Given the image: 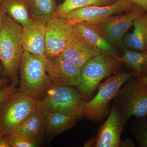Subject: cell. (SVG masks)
Instances as JSON below:
<instances>
[{"label":"cell","instance_id":"17","mask_svg":"<svg viewBox=\"0 0 147 147\" xmlns=\"http://www.w3.org/2000/svg\"><path fill=\"white\" fill-rule=\"evenodd\" d=\"M73 32L97 47L102 53L118 56L115 47L109 43L89 23L82 22L74 25Z\"/></svg>","mask_w":147,"mask_h":147},{"label":"cell","instance_id":"4","mask_svg":"<svg viewBox=\"0 0 147 147\" xmlns=\"http://www.w3.org/2000/svg\"><path fill=\"white\" fill-rule=\"evenodd\" d=\"M118 56L101 53L88 61L81 69L79 92L88 99L102 79L115 73L123 65Z\"/></svg>","mask_w":147,"mask_h":147},{"label":"cell","instance_id":"30","mask_svg":"<svg viewBox=\"0 0 147 147\" xmlns=\"http://www.w3.org/2000/svg\"><path fill=\"white\" fill-rule=\"evenodd\" d=\"M0 147H11L4 135L0 136Z\"/></svg>","mask_w":147,"mask_h":147},{"label":"cell","instance_id":"18","mask_svg":"<svg viewBox=\"0 0 147 147\" xmlns=\"http://www.w3.org/2000/svg\"><path fill=\"white\" fill-rule=\"evenodd\" d=\"M131 33L124 37L123 45L129 49L147 53V12L134 21Z\"/></svg>","mask_w":147,"mask_h":147},{"label":"cell","instance_id":"8","mask_svg":"<svg viewBox=\"0 0 147 147\" xmlns=\"http://www.w3.org/2000/svg\"><path fill=\"white\" fill-rule=\"evenodd\" d=\"M115 98L127 118L147 115V85L138 78H131L125 83Z\"/></svg>","mask_w":147,"mask_h":147},{"label":"cell","instance_id":"5","mask_svg":"<svg viewBox=\"0 0 147 147\" xmlns=\"http://www.w3.org/2000/svg\"><path fill=\"white\" fill-rule=\"evenodd\" d=\"M132 78L131 72L122 70L99 84L97 94L86 103L84 116L95 123L103 120L109 114L110 101L115 98L122 86Z\"/></svg>","mask_w":147,"mask_h":147},{"label":"cell","instance_id":"34","mask_svg":"<svg viewBox=\"0 0 147 147\" xmlns=\"http://www.w3.org/2000/svg\"><path fill=\"white\" fill-rule=\"evenodd\" d=\"M1 0H0V5H1Z\"/></svg>","mask_w":147,"mask_h":147},{"label":"cell","instance_id":"11","mask_svg":"<svg viewBox=\"0 0 147 147\" xmlns=\"http://www.w3.org/2000/svg\"><path fill=\"white\" fill-rule=\"evenodd\" d=\"M73 33V26L65 17L52 18L46 24L45 53L47 58L60 55Z\"/></svg>","mask_w":147,"mask_h":147},{"label":"cell","instance_id":"19","mask_svg":"<svg viewBox=\"0 0 147 147\" xmlns=\"http://www.w3.org/2000/svg\"><path fill=\"white\" fill-rule=\"evenodd\" d=\"M123 55L119 59L130 70L133 78H141L147 74V53L129 50L123 45Z\"/></svg>","mask_w":147,"mask_h":147},{"label":"cell","instance_id":"16","mask_svg":"<svg viewBox=\"0 0 147 147\" xmlns=\"http://www.w3.org/2000/svg\"><path fill=\"white\" fill-rule=\"evenodd\" d=\"M43 115L45 135L50 140L73 127L78 120L76 117L59 113H47Z\"/></svg>","mask_w":147,"mask_h":147},{"label":"cell","instance_id":"32","mask_svg":"<svg viewBox=\"0 0 147 147\" xmlns=\"http://www.w3.org/2000/svg\"><path fill=\"white\" fill-rule=\"evenodd\" d=\"M142 82L147 85V74L144 77L141 78H138Z\"/></svg>","mask_w":147,"mask_h":147},{"label":"cell","instance_id":"6","mask_svg":"<svg viewBox=\"0 0 147 147\" xmlns=\"http://www.w3.org/2000/svg\"><path fill=\"white\" fill-rule=\"evenodd\" d=\"M38 100L18 91L0 105V126L4 136L13 131L37 108Z\"/></svg>","mask_w":147,"mask_h":147},{"label":"cell","instance_id":"24","mask_svg":"<svg viewBox=\"0 0 147 147\" xmlns=\"http://www.w3.org/2000/svg\"><path fill=\"white\" fill-rule=\"evenodd\" d=\"M11 147H35L39 144L21 134L11 132L5 136Z\"/></svg>","mask_w":147,"mask_h":147},{"label":"cell","instance_id":"22","mask_svg":"<svg viewBox=\"0 0 147 147\" xmlns=\"http://www.w3.org/2000/svg\"><path fill=\"white\" fill-rule=\"evenodd\" d=\"M117 0H65L57 6L53 18L63 17L76 9L91 5L105 6L112 4Z\"/></svg>","mask_w":147,"mask_h":147},{"label":"cell","instance_id":"14","mask_svg":"<svg viewBox=\"0 0 147 147\" xmlns=\"http://www.w3.org/2000/svg\"><path fill=\"white\" fill-rule=\"evenodd\" d=\"M101 53L97 47L73 32L60 55L82 69L88 61Z\"/></svg>","mask_w":147,"mask_h":147},{"label":"cell","instance_id":"10","mask_svg":"<svg viewBox=\"0 0 147 147\" xmlns=\"http://www.w3.org/2000/svg\"><path fill=\"white\" fill-rule=\"evenodd\" d=\"M128 120L114 100L108 119L94 138V147H119L121 135Z\"/></svg>","mask_w":147,"mask_h":147},{"label":"cell","instance_id":"20","mask_svg":"<svg viewBox=\"0 0 147 147\" xmlns=\"http://www.w3.org/2000/svg\"><path fill=\"white\" fill-rule=\"evenodd\" d=\"M1 5L7 14L22 26L31 19L27 0H1Z\"/></svg>","mask_w":147,"mask_h":147},{"label":"cell","instance_id":"9","mask_svg":"<svg viewBox=\"0 0 147 147\" xmlns=\"http://www.w3.org/2000/svg\"><path fill=\"white\" fill-rule=\"evenodd\" d=\"M134 5L131 0H117L109 5H91L76 9L63 17L72 26L82 22L96 23L116 13L129 11Z\"/></svg>","mask_w":147,"mask_h":147},{"label":"cell","instance_id":"28","mask_svg":"<svg viewBox=\"0 0 147 147\" xmlns=\"http://www.w3.org/2000/svg\"><path fill=\"white\" fill-rule=\"evenodd\" d=\"M134 142L131 139H126L121 140L119 147H135Z\"/></svg>","mask_w":147,"mask_h":147},{"label":"cell","instance_id":"27","mask_svg":"<svg viewBox=\"0 0 147 147\" xmlns=\"http://www.w3.org/2000/svg\"><path fill=\"white\" fill-rule=\"evenodd\" d=\"M135 5H137L144 9L147 12V0H131Z\"/></svg>","mask_w":147,"mask_h":147},{"label":"cell","instance_id":"3","mask_svg":"<svg viewBox=\"0 0 147 147\" xmlns=\"http://www.w3.org/2000/svg\"><path fill=\"white\" fill-rule=\"evenodd\" d=\"M18 91L37 100L42 99L53 84L40 58L24 51L20 63Z\"/></svg>","mask_w":147,"mask_h":147},{"label":"cell","instance_id":"2","mask_svg":"<svg viewBox=\"0 0 147 147\" xmlns=\"http://www.w3.org/2000/svg\"><path fill=\"white\" fill-rule=\"evenodd\" d=\"M88 101L84 95L71 86L53 83L45 96L38 100L37 109L42 114L59 113L79 119L84 116Z\"/></svg>","mask_w":147,"mask_h":147},{"label":"cell","instance_id":"31","mask_svg":"<svg viewBox=\"0 0 147 147\" xmlns=\"http://www.w3.org/2000/svg\"><path fill=\"white\" fill-rule=\"evenodd\" d=\"M95 142L94 138L93 139H90L87 142H85L84 144V147H94Z\"/></svg>","mask_w":147,"mask_h":147},{"label":"cell","instance_id":"12","mask_svg":"<svg viewBox=\"0 0 147 147\" xmlns=\"http://www.w3.org/2000/svg\"><path fill=\"white\" fill-rule=\"evenodd\" d=\"M45 69L53 83L60 86L78 87L81 82V69L60 55L47 58Z\"/></svg>","mask_w":147,"mask_h":147},{"label":"cell","instance_id":"15","mask_svg":"<svg viewBox=\"0 0 147 147\" xmlns=\"http://www.w3.org/2000/svg\"><path fill=\"white\" fill-rule=\"evenodd\" d=\"M11 132L21 134L40 144L45 136V121L43 114L37 109Z\"/></svg>","mask_w":147,"mask_h":147},{"label":"cell","instance_id":"21","mask_svg":"<svg viewBox=\"0 0 147 147\" xmlns=\"http://www.w3.org/2000/svg\"><path fill=\"white\" fill-rule=\"evenodd\" d=\"M31 15L46 25L53 18L57 5L56 0H27Z\"/></svg>","mask_w":147,"mask_h":147},{"label":"cell","instance_id":"33","mask_svg":"<svg viewBox=\"0 0 147 147\" xmlns=\"http://www.w3.org/2000/svg\"><path fill=\"white\" fill-rule=\"evenodd\" d=\"M1 135H4L3 134L2 131L1 129V126H0V136Z\"/></svg>","mask_w":147,"mask_h":147},{"label":"cell","instance_id":"25","mask_svg":"<svg viewBox=\"0 0 147 147\" xmlns=\"http://www.w3.org/2000/svg\"><path fill=\"white\" fill-rule=\"evenodd\" d=\"M16 85L11 84L0 90V105L18 91Z\"/></svg>","mask_w":147,"mask_h":147},{"label":"cell","instance_id":"1","mask_svg":"<svg viewBox=\"0 0 147 147\" xmlns=\"http://www.w3.org/2000/svg\"><path fill=\"white\" fill-rule=\"evenodd\" d=\"M22 26L7 14L0 32V62L2 73L8 77L11 84L19 83L18 73L24 52L21 41Z\"/></svg>","mask_w":147,"mask_h":147},{"label":"cell","instance_id":"26","mask_svg":"<svg viewBox=\"0 0 147 147\" xmlns=\"http://www.w3.org/2000/svg\"><path fill=\"white\" fill-rule=\"evenodd\" d=\"M2 73V67L1 64L0 63V90L6 87L7 86L9 81L10 80L8 77L4 76L1 77V75Z\"/></svg>","mask_w":147,"mask_h":147},{"label":"cell","instance_id":"13","mask_svg":"<svg viewBox=\"0 0 147 147\" xmlns=\"http://www.w3.org/2000/svg\"><path fill=\"white\" fill-rule=\"evenodd\" d=\"M46 25L32 17L30 21L22 26L21 41L24 51L38 57L45 62Z\"/></svg>","mask_w":147,"mask_h":147},{"label":"cell","instance_id":"29","mask_svg":"<svg viewBox=\"0 0 147 147\" xmlns=\"http://www.w3.org/2000/svg\"><path fill=\"white\" fill-rule=\"evenodd\" d=\"M7 14L5 9L1 5H0V32L2 30L3 26L4 17Z\"/></svg>","mask_w":147,"mask_h":147},{"label":"cell","instance_id":"7","mask_svg":"<svg viewBox=\"0 0 147 147\" xmlns=\"http://www.w3.org/2000/svg\"><path fill=\"white\" fill-rule=\"evenodd\" d=\"M145 12L141 7L134 5L131 10L125 14L112 15L97 23H88L111 45L115 48H121L125 34L134 21Z\"/></svg>","mask_w":147,"mask_h":147},{"label":"cell","instance_id":"23","mask_svg":"<svg viewBox=\"0 0 147 147\" xmlns=\"http://www.w3.org/2000/svg\"><path fill=\"white\" fill-rule=\"evenodd\" d=\"M131 131L139 146L147 147V120L146 117L136 118L132 123Z\"/></svg>","mask_w":147,"mask_h":147}]
</instances>
